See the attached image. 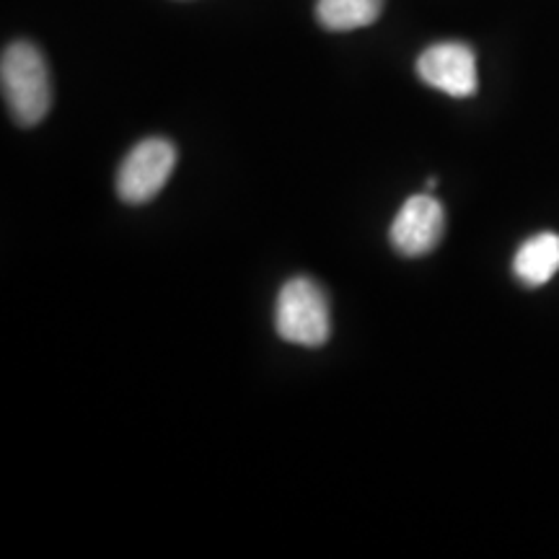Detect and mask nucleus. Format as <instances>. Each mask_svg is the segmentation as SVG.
Returning <instances> with one entry per match:
<instances>
[{
	"mask_svg": "<svg viewBox=\"0 0 559 559\" xmlns=\"http://www.w3.org/2000/svg\"><path fill=\"white\" fill-rule=\"evenodd\" d=\"M0 83L13 120L24 128L39 124L52 104L50 68L45 55L29 41H13L0 60Z\"/></svg>",
	"mask_w": 559,
	"mask_h": 559,
	"instance_id": "f257e3e1",
	"label": "nucleus"
},
{
	"mask_svg": "<svg viewBox=\"0 0 559 559\" xmlns=\"http://www.w3.org/2000/svg\"><path fill=\"white\" fill-rule=\"evenodd\" d=\"M275 330L290 345L321 347L330 340V300L311 277H293L283 285L275 306Z\"/></svg>",
	"mask_w": 559,
	"mask_h": 559,
	"instance_id": "f03ea898",
	"label": "nucleus"
},
{
	"mask_svg": "<svg viewBox=\"0 0 559 559\" xmlns=\"http://www.w3.org/2000/svg\"><path fill=\"white\" fill-rule=\"evenodd\" d=\"M174 166L177 148L164 138H148L124 156L117 174V192L128 205H143L164 190Z\"/></svg>",
	"mask_w": 559,
	"mask_h": 559,
	"instance_id": "7ed1b4c3",
	"label": "nucleus"
},
{
	"mask_svg": "<svg viewBox=\"0 0 559 559\" xmlns=\"http://www.w3.org/2000/svg\"><path fill=\"white\" fill-rule=\"evenodd\" d=\"M417 75L428 86L443 91V94L466 99L477 94V58L469 45L461 41H440L432 45L417 58Z\"/></svg>",
	"mask_w": 559,
	"mask_h": 559,
	"instance_id": "20e7f679",
	"label": "nucleus"
},
{
	"mask_svg": "<svg viewBox=\"0 0 559 559\" xmlns=\"http://www.w3.org/2000/svg\"><path fill=\"white\" fill-rule=\"evenodd\" d=\"M445 210L432 194H415L396 213L391 223L389 239L391 247L402 257L430 254L443 239Z\"/></svg>",
	"mask_w": 559,
	"mask_h": 559,
	"instance_id": "39448f33",
	"label": "nucleus"
},
{
	"mask_svg": "<svg viewBox=\"0 0 559 559\" xmlns=\"http://www.w3.org/2000/svg\"><path fill=\"white\" fill-rule=\"evenodd\" d=\"M513 272L531 288L549 283L559 272V234H539L523 243L515 251Z\"/></svg>",
	"mask_w": 559,
	"mask_h": 559,
	"instance_id": "423d86ee",
	"label": "nucleus"
},
{
	"mask_svg": "<svg viewBox=\"0 0 559 559\" xmlns=\"http://www.w3.org/2000/svg\"><path fill=\"white\" fill-rule=\"evenodd\" d=\"M383 0H319L317 19L330 32H353L379 21Z\"/></svg>",
	"mask_w": 559,
	"mask_h": 559,
	"instance_id": "0eeeda50",
	"label": "nucleus"
}]
</instances>
